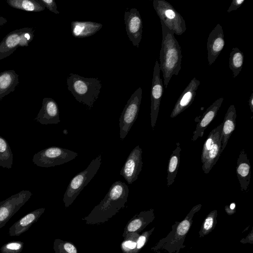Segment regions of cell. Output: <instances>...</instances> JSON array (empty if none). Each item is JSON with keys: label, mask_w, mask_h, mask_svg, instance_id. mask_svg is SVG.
<instances>
[{"label": "cell", "mask_w": 253, "mask_h": 253, "mask_svg": "<svg viewBox=\"0 0 253 253\" xmlns=\"http://www.w3.org/2000/svg\"><path fill=\"white\" fill-rule=\"evenodd\" d=\"M162 41L160 52V68L167 88L173 75H178L181 67L182 55L181 47L174 33L161 21Z\"/></svg>", "instance_id": "1"}, {"label": "cell", "mask_w": 253, "mask_h": 253, "mask_svg": "<svg viewBox=\"0 0 253 253\" xmlns=\"http://www.w3.org/2000/svg\"><path fill=\"white\" fill-rule=\"evenodd\" d=\"M202 206L201 204L194 206L182 220L175 221L171 231L166 237L159 240L153 248L154 250L167 253H179L181 250L185 248L184 242L192 226L194 215L201 210Z\"/></svg>", "instance_id": "2"}, {"label": "cell", "mask_w": 253, "mask_h": 253, "mask_svg": "<svg viewBox=\"0 0 253 253\" xmlns=\"http://www.w3.org/2000/svg\"><path fill=\"white\" fill-rule=\"evenodd\" d=\"M67 84L75 99L89 109L98 98L101 88V81L98 78H84L72 73L67 77Z\"/></svg>", "instance_id": "3"}, {"label": "cell", "mask_w": 253, "mask_h": 253, "mask_svg": "<svg viewBox=\"0 0 253 253\" xmlns=\"http://www.w3.org/2000/svg\"><path fill=\"white\" fill-rule=\"evenodd\" d=\"M102 157L99 155L92 160L88 167L76 174L70 181L64 195L66 203H71L97 173L101 164Z\"/></svg>", "instance_id": "4"}, {"label": "cell", "mask_w": 253, "mask_h": 253, "mask_svg": "<svg viewBox=\"0 0 253 253\" xmlns=\"http://www.w3.org/2000/svg\"><path fill=\"white\" fill-rule=\"evenodd\" d=\"M153 5L160 21L176 35H181L186 30V23L182 15L165 0H154Z\"/></svg>", "instance_id": "5"}, {"label": "cell", "mask_w": 253, "mask_h": 253, "mask_svg": "<svg viewBox=\"0 0 253 253\" xmlns=\"http://www.w3.org/2000/svg\"><path fill=\"white\" fill-rule=\"evenodd\" d=\"M78 155L77 153L70 150L52 146L36 153L33 156L32 162L38 167L49 168L71 161Z\"/></svg>", "instance_id": "6"}, {"label": "cell", "mask_w": 253, "mask_h": 253, "mask_svg": "<svg viewBox=\"0 0 253 253\" xmlns=\"http://www.w3.org/2000/svg\"><path fill=\"white\" fill-rule=\"evenodd\" d=\"M33 28L25 27L9 33L0 42V60L11 55L19 47L28 46L34 37Z\"/></svg>", "instance_id": "7"}, {"label": "cell", "mask_w": 253, "mask_h": 253, "mask_svg": "<svg viewBox=\"0 0 253 253\" xmlns=\"http://www.w3.org/2000/svg\"><path fill=\"white\" fill-rule=\"evenodd\" d=\"M142 96L141 87H138L128 100L119 119L120 137L123 140L135 122L139 113Z\"/></svg>", "instance_id": "8"}, {"label": "cell", "mask_w": 253, "mask_h": 253, "mask_svg": "<svg viewBox=\"0 0 253 253\" xmlns=\"http://www.w3.org/2000/svg\"><path fill=\"white\" fill-rule=\"evenodd\" d=\"M33 195L29 190H22L0 202V229Z\"/></svg>", "instance_id": "9"}, {"label": "cell", "mask_w": 253, "mask_h": 253, "mask_svg": "<svg viewBox=\"0 0 253 253\" xmlns=\"http://www.w3.org/2000/svg\"><path fill=\"white\" fill-rule=\"evenodd\" d=\"M160 64L158 60H156L154 67L151 90L150 118L153 129L156 126L160 103L164 92L163 83L160 78Z\"/></svg>", "instance_id": "10"}, {"label": "cell", "mask_w": 253, "mask_h": 253, "mask_svg": "<svg viewBox=\"0 0 253 253\" xmlns=\"http://www.w3.org/2000/svg\"><path fill=\"white\" fill-rule=\"evenodd\" d=\"M142 153L139 145L136 146L130 152L120 171V174L128 184H131L136 180L141 171L143 165Z\"/></svg>", "instance_id": "11"}, {"label": "cell", "mask_w": 253, "mask_h": 253, "mask_svg": "<svg viewBox=\"0 0 253 253\" xmlns=\"http://www.w3.org/2000/svg\"><path fill=\"white\" fill-rule=\"evenodd\" d=\"M124 21L129 40L136 47H139L142 35V20L137 9L132 8L125 12Z\"/></svg>", "instance_id": "12"}, {"label": "cell", "mask_w": 253, "mask_h": 253, "mask_svg": "<svg viewBox=\"0 0 253 253\" xmlns=\"http://www.w3.org/2000/svg\"><path fill=\"white\" fill-rule=\"evenodd\" d=\"M225 44L222 26L217 24L210 33L207 41L209 65L213 63Z\"/></svg>", "instance_id": "13"}, {"label": "cell", "mask_w": 253, "mask_h": 253, "mask_svg": "<svg viewBox=\"0 0 253 253\" xmlns=\"http://www.w3.org/2000/svg\"><path fill=\"white\" fill-rule=\"evenodd\" d=\"M200 84V81L195 77L191 80L178 98L170 115L171 118L176 117L191 105Z\"/></svg>", "instance_id": "14"}, {"label": "cell", "mask_w": 253, "mask_h": 253, "mask_svg": "<svg viewBox=\"0 0 253 253\" xmlns=\"http://www.w3.org/2000/svg\"><path fill=\"white\" fill-rule=\"evenodd\" d=\"M35 120L42 125L57 124L60 122L58 105L51 98L45 97Z\"/></svg>", "instance_id": "15"}, {"label": "cell", "mask_w": 253, "mask_h": 253, "mask_svg": "<svg viewBox=\"0 0 253 253\" xmlns=\"http://www.w3.org/2000/svg\"><path fill=\"white\" fill-rule=\"evenodd\" d=\"M223 99V97H221L216 100L208 108L203 114L200 120L197 124L195 130L193 132V141H195L198 138L203 136L205 130L216 117Z\"/></svg>", "instance_id": "16"}, {"label": "cell", "mask_w": 253, "mask_h": 253, "mask_svg": "<svg viewBox=\"0 0 253 253\" xmlns=\"http://www.w3.org/2000/svg\"><path fill=\"white\" fill-rule=\"evenodd\" d=\"M251 166L244 149L240 152L236 168V174L242 191L247 192L251 179Z\"/></svg>", "instance_id": "17"}, {"label": "cell", "mask_w": 253, "mask_h": 253, "mask_svg": "<svg viewBox=\"0 0 253 253\" xmlns=\"http://www.w3.org/2000/svg\"><path fill=\"white\" fill-rule=\"evenodd\" d=\"M44 210V208L38 209L21 217L9 228V235L19 236L27 231L38 220Z\"/></svg>", "instance_id": "18"}, {"label": "cell", "mask_w": 253, "mask_h": 253, "mask_svg": "<svg viewBox=\"0 0 253 253\" xmlns=\"http://www.w3.org/2000/svg\"><path fill=\"white\" fill-rule=\"evenodd\" d=\"M237 117L235 106L231 105L228 108L223 120L221 133V153L225 148L228 141L235 129Z\"/></svg>", "instance_id": "19"}, {"label": "cell", "mask_w": 253, "mask_h": 253, "mask_svg": "<svg viewBox=\"0 0 253 253\" xmlns=\"http://www.w3.org/2000/svg\"><path fill=\"white\" fill-rule=\"evenodd\" d=\"M101 23L91 21H73L71 22V32L76 38H84L92 36L102 27Z\"/></svg>", "instance_id": "20"}, {"label": "cell", "mask_w": 253, "mask_h": 253, "mask_svg": "<svg viewBox=\"0 0 253 253\" xmlns=\"http://www.w3.org/2000/svg\"><path fill=\"white\" fill-rule=\"evenodd\" d=\"M18 77L19 75L13 70L0 73V100L14 91L19 83Z\"/></svg>", "instance_id": "21"}, {"label": "cell", "mask_w": 253, "mask_h": 253, "mask_svg": "<svg viewBox=\"0 0 253 253\" xmlns=\"http://www.w3.org/2000/svg\"><path fill=\"white\" fill-rule=\"evenodd\" d=\"M221 129L218 132L212 147L209 151L202 168L204 173H209L217 162L221 154Z\"/></svg>", "instance_id": "22"}, {"label": "cell", "mask_w": 253, "mask_h": 253, "mask_svg": "<svg viewBox=\"0 0 253 253\" xmlns=\"http://www.w3.org/2000/svg\"><path fill=\"white\" fill-rule=\"evenodd\" d=\"M181 149L179 142L176 143V147L172 151L168 162L167 168V186L173 184L178 172L180 163V153Z\"/></svg>", "instance_id": "23"}, {"label": "cell", "mask_w": 253, "mask_h": 253, "mask_svg": "<svg viewBox=\"0 0 253 253\" xmlns=\"http://www.w3.org/2000/svg\"><path fill=\"white\" fill-rule=\"evenodd\" d=\"M11 7L27 11L40 12L45 7L37 0H6Z\"/></svg>", "instance_id": "24"}, {"label": "cell", "mask_w": 253, "mask_h": 253, "mask_svg": "<svg viewBox=\"0 0 253 253\" xmlns=\"http://www.w3.org/2000/svg\"><path fill=\"white\" fill-rule=\"evenodd\" d=\"M244 61L243 53L237 47H233L230 53L229 66L235 78L241 71Z\"/></svg>", "instance_id": "25"}, {"label": "cell", "mask_w": 253, "mask_h": 253, "mask_svg": "<svg viewBox=\"0 0 253 253\" xmlns=\"http://www.w3.org/2000/svg\"><path fill=\"white\" fill-rule=\"evenodd\" d=\"M13 164V154L7 141L0 135V166L10 169Z\"/></svg>", "instance_id": "26"}, {"label": "cell", "mask_w": 253, "mask_h": 253, "mask_svg": "<svg viewBox=\"0 0 253 253\" xmlns=\"http://www.w3.org/2000/svg\"><path fill=\"white\" fill-rule=\"evenodd\" d=\"M217 217L216 210H214L208 213L204 219L198 232L200 238L205 237L214 230L217 223Z\"/></svg>", "instance_id": "27"}, {"label": "cell", "mask_w": 253, "mask_h": 253, "mask_svg": "<svg viewBox=\"0 0 253 253\" xmlns=\"http://www.w3.org/2000/svg\"><path fill=\"white\" fill-rule=\"evenodd\" d=\"M222 123L213 129L209 134L203 145L201 154V161L203 164L205 163L207 155L213 145L218 132L221 129Z\"/></svg>", "instance_id": "28"}, {"label": "cell", "mask_w": 253, "mask_h": 253, "mask_svg": "<svg viewBox=\"0 0 253 253\" xmlns=\"http://www.w3.org/2000/svg\"><path fill=\"white\" fill-rule=\"evenodd\" d=\"M23 248V242L13 241L2 245L0 251L1 253H20Z\"/></svg>", "instance_id": "29"}, {"label": "cell", "mask_w": 253, "mask_h": 253, "mask_svg": "<svg viewBox=\"0 0 253 253\" xmlns=\"http://www.w3.org/2000/svg\"><path fill=\"white\" fill-rule=\"evenodd\" d=\"M45 8H47L49 11L55 14H59V12L57 9V5L54 0H37Z\"/></svg>", "instance_id": "30"}, {"label": "cell", "mask_w": 253, "mask_h": 253, "mask_svg": "<svg viewBox=\"0 0 253 253\" xmlns=\"http://www.w3.org/2000/svg\"><path fill=\"white\" fill-rule=\"evenodd\" d=\"M143 222L140 218H136L132 220L128 225L127 229L129 232H134L140 229Z\"/></svg>", "instance_id": "31"}, {"label": "cell", "mask_w": 253, "mask_h": 253, "mask_svg": "<svg viewBox=\"0 0 253 253\" xmlns=\"http://www.w3.org/2000/svg\"><path fill=\"white\" fill-rule=\"evenodd\" d=\"M154 230V228L152 229L150 232H146V234L142 235L139 237L136 243L137 249H140L144 246L146 242L147 238L149 237V234H151Z\"/></svg>", "instance_id": "32"}, {"label": "cell", "mask_w": 253, "mask_h": 253, "mask_svg": "<svg viewBox=\"0 0 253 253\" xmlns=\"http://www.w3.org/2000/svg\"><path fill=\"white\" fill-rule=\"evenodd\" d=\"M245 2V0H233L227 9V12L229 13L232 11L237 10Z\"/></svg>", "instance_id": "33"}, {"label": "cell", "mask_w": 253, "mask_h": 253, "mask_svg": "<svg viewBox=\"0 0 253 253\" xmlns=\"http://www.w3.org/2000/svg\"><path fill=\"white\" fill-rule=\"evenodd\" d=\"M236 206L235 203H231L230 205L225 207L224 209L226 213L229 215L234 214L236 212Z\"/></svg>", "instance_id": "34"}, {"label": "cell", "mask_w": 253, "mask_h": 253, "mask_svg": "<svg viewBox=\"0 0 253 253\" xmlns=\"http://www.w3.org/2000/svg\"><path fill=\"white\" fill-rule=\"evenodd\" d=\"M240 242L242 244L250 243L251 245L253 244V229H252L249 234L244 238H242Z\"/></svg>", "instance_id": "35"}, {"label": "cell", "mask_w": 253, "mask_h": 253, "mask_svg": "<svg viewBox=\"0 0 253 253\" xmlns=\"http://www.w3.org/2000/svg\"><path fill=\"white\" fill-rule=\"evenodd\" d=\"M64 247L68 253H77V250L75 247L70 243H66Z\"/></svg>", "instance_id": "36"}, {"label": "cell", "mask_w": 253, "mask_h": 253, "mask_svg": "<svg viewBox=\"0 0 253 253\" xmlns=\"http://www.w3.org/2000/svg\"><path fill=\"white\" fill-rule=\"evenodd\" d=\"M124 245L126 248L130 249H133L136 246V243L131 241H128L125 242Z\"/></svg>", "instance_id": "37"}, {"label": "cell", "mask_w": 253, "mask_h": 253, "mask_svg": "<svg viewBox=\"0 0 253 253\" xmlns=\"http://www.w3.org/2000/svg\"><path fill=\"white\" fill-rule=\"evenodd\" d=\"M249 105L252 113H253V93H252L249 98Z\"/></svg>", "instance_id": "38"}, {"label": "cell", "mask_w": 253, "mask_h": 253, "mask_svg": "<svg viewBox=\"0 0 253 253\" xmlns=\"http://www.w3.org/2000/svg\"><path fill=\"white\" fill-rule=\"evenodd\" d=\"M7 21L6 19L0 16V27L6 23Z\"/></svg>", "instance_id": "39"}]
</instances>
